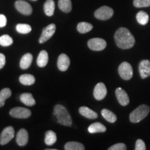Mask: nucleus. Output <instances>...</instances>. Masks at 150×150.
<instances>
[{
    "label": "nucleus",
    "mask_w": 150,
    "mask_h": 150,
    "mask_svg": "<svg viewBox=\"0 0 150 150\" xmlns=\"http://www.w3.org/2000/svg\"><path fill=\"white\" fill-rule=\"evenodd\" d=\"M115 43L118 47L127 50L133 47L135 44V38L127 28L121 27L118 29L114 35Z\"/></svg>",
    "instance_id": "f257e3e1"
},
{
    "label": "nucleus",
    "mask_w": 150,
    "mask_h": 150,
    "mask_svg": "<svg viewBox=\"0 0 150 150\" xmlns=\"http://www.w3.org/2000/svg\"><path fill=\"white\" fill-rule=\"evenodd\" d=\"M54 114L57 118L58 123L67 127L72 125V118L67 110L63 105L57 104L54 106Z\"/></svg>",
    "instance_id": "f03ea898"
},
{
    "label": "nucleus",
    "mask_w": 150,
    "mask_h": 150,
    "mask_svg": "<svg viewBox=\"0 0 150 150\" xmlns=\"http://www.w3.org/2000/svg\"><path fill=\"white\" fill-rule=\"evenodd\" d=\"M150 108L147 105L142 104L131 112L129 115V119L132 123H138L147 116Z\"/></svg>",
    "instance_id": "7ed1b4c3"
},
{
    "label": "nucleus",
    "mask_w": 150,
    "mask_h": 150,
    "mask_svg": "<svg viewBox=\"0 0 150 150\" xmlns=\"http://www.w3.org/2000/svg\"><path fill=\"white\" fill-rule=\"evenodd\" d=\"M118 73L124 80L128 81L133 76V69L131 64L127 62H123L118 67Z\"/></svg>",
    "instance_id": "20e7f679"
},
{
    "label": "nucleus",
    "mask_w": 150,
    "mask_h": 150,
    "mask_svg": "<svg viewBox=\"0 0 150 150\" xmlns=\"http://www.w3.org/2000/svg\"><path fill=\"white\" fill-rule=\"evenodd\" d=\"M114 11L110 7L104 6L95 11V17L100 20H107L113 16Z\"/></svg>",
    "instance_id": "39448f33"
},
{
    "label": "nucleus",
    "mask_w": 150,
    "mask_h": 150,
    "mask_svg": "<svg viewBox=\"0 0 150 150\" xmlns=\"http://www.w3.org/2000/svg\"><path fill=\"white\" fill-rule=\"evenodd\" d=\"M106 42L104 39L99 38H92L88 42V46L93 51H102L104 50L106 47Z\"/></svg>",
    "instance_id": "423d86ee"
},
{
    "label": "nucleus",
    "mask_w": 150,
    "mask_h": 150,
    "mask_svg": "<svg viewBox=\"0 0 150 150\" xmlns=\"http://www.w3.org/2000/svg\"><path fill=\"white\" fill-rule=\"evenodd\" d=\"M15 136V130L13 127H6L0 135V144L1 145H6Z\"/></svg>",
    "instance_id": "0eeeda50"
},
{
    "label": "nucleus",
    "mask_w": 150,
    "mask_h": 150,
    "mask_svg": "<svg viewBox=\"0 0 150 150\" xmlns=\"http://www.w3.org/2000/svg\"><path fill=\"white\" fill-rule=\"evenodd\" d=\"M56 31V25L54 24H50L42 29V34L39 38V42L40 44L45 43L46 41L50 40L53 36Z\"/></svg>",
    "instance_id": "6e6552de"
},
{
    "label": "nucleus",
    "mask_w": 150,
    "mask_h": 150,
    "mask_svg": "<svg viewBox=\"0 0 150 150\" xmlns=\"http://www.w3.org/2000/svg\"><path fill=\"white\" fill-rule=\"evenodd\" d=\"M10 115L15 118L26 119L31 115V110L23 107H16L10 110Z\"/></svg>",
    "instance_id": "1a4fd4ad"
},
{
    "label": "nucleus",
    "mask_w": 150,
    "mask_h": 150,
    "mask_svg": "<svg viewBox=\"0 0 150 150\" xmlns=\"http://www.w3.org/2000/svg\"><path fill=\"white\" fill-rule=\"evenodd\" d=\"M15 6L20 13L25 15V16H29L32 13V7L27 1L23 0H18L15 3Z\"/></svg>",
    "instance_id": "9d476101"
},
{
    "label": "nucleus",
    "mask_w": 150,
    "mask_h": 150,
    "mask_svg": "<svg viewBox=\"0 0 150 150\" xmlns=\"http://www.w3.org/2000/svg\"><path fill=\"white\" fill-rule=\"evenodd\" d=\"M106 94H107V89H106L104 83H99L95 86V88H94L93 95L94 97L97 100H102L106 96Z\"/></svg>",
    "instance_id": "9b49d317"
},
{
    "label": "nucleus",
    "mask_w": 150,
    "mask_h": 150,
    "mask_svg": "<svg viewBox=\"0 0 150 150\" xmlns=\"http://www.w3.org/2000/svg\"><path fill=\"white\" fill-rule=\"evenodd\" d=\"M115 95L117 97L118 102L122 106H127L129 103V97L127 95V92L122 88H117L115 90Z\"/></svg>",
    "instance_id": "f8f14e48"
},
{
    "label": "nucleus",
    "mask_w": 150,
    "mask_h": 150,
    "mask_svg": "<svg viewBox=\"0 0 150 150\" xmlns=\"http://www.w3.org/2000/svg\"><path fill=\"white\" fill-rule=\"evenodd\" d=\"M139 72L142 79H145L150 76V61L142 60L139 63Z\"/></svg>",
    "instance_id": "ddd939ff"
},
{
    "label": "nucleus",
    "mask_w": 150,
    "mask_h": 150,
    "mask_svg": "<svg viewBox=\"0 0 150 150\" xmlns=\"http://www.w3.org/2000/svg\"><path fill=\"white\" fill-rule=\"evenodd\" d=\"M70 60L66 54H61L59 56V59H58L57 61V66L59 70L62 71V72L66 71L68 69L69 66H70Z\"/></svg>",
    "instance_id": "4468645a"
},
{
    "label": "nucleus",
    "mask_w": 150,
    "mask_h": 150,
    "mask_svg": "<svg viewBox=\"0 0 150 150\" xmlns=\"http://www.w3.org/2000/svg\"><path fill=\"white\" fill-rule=\"evenodd\" d=\"M28 140H29V134L27 131L24 129H21L17 134V143L20 146H24L27 144Z\"/></svg>",
    "instance_id": "2eb2a0df"
},
{
    "label": "nucleus",
    "mask_w": 150,
    "mask_h": 150,
    "mask_svg": "<svg viewBox=\"0 0 150 150\" xmlns=\"http://www.w3.org/2000/svg\"><path fill=\"white\" fill-rule=\"evenodd\" d=\"M79 113L81 115L84 116V117L88 118V119H95L98 117V115L96 112L94 110H91V108L86 107V106H81L79 109Z\"/></svg>",
    "instance_id": "dca6fc26"
},
{
    "label": "nucleus",
    "mask_w": 150,
    "mask_h": 150,
    "mask_svg": "<svg viewBox=\"0 0 150 150\" xmlns=\"http://www.w3.org/2000/svg\"><path fill=\"white\" fill-rule=\"evenodd\" d=\"M33 61V56L31 54L27 53L22 56L20 60V66L22 70H27L31 65Z\"/></svg>",
    "instance_id": "f3484780"
},
{
    "label": "nucleus",
    "mask_w": 150,
    "mask_h": 150,
    "mask_svg": "<svg viewBox=\"0 0 150 150\" xmlns=\"http://www.w3.org/2000/svg\"><path fill=\"white\" fill-rule=\"evenodd\" d=\"M49 61L48 53L45 50H42L40 52L37 58V65L40 67H45Z\"/></svg>",
    "instance_id": "a211bd4d"
},
{
    "label": "nucleus",
    "mask_w": 150,
    "mask_h": 150,
    "mask_svg": "<svg viewBox=\"0 0 150 150\" xmlns=\"http://www.w3.org/2000/svg\"><path fill=\"white\" fill-rule=\"evenodd\" d=\"M88 131L91 134L95 133H103L106 131V128L104 125L100 122H95L90 125L88 128Z\"/></svg>",
    "instance_id": "6ab92c4d"
},
{
    "label": "nucleus",
    "mask_w": 150,
    "mask_h": 150,
    "mask_svg": "<svg viewBox=\"0 0 150 150\" xmlns=\"http://www.w3.org/2000/svg\"><path fill=\"white\" fill-rule=\"evenodd\" d=\"M20 101L28 106H32L35 104V100L31 93L22 94L20 95Z\"/></svg>",
    "instance_id": "aec40b11"
},
{
    "label": "nucleus",
    "mask_w": 150,
    "mask_h": 150,
    "mask_svg": "<svg viewBox=\"0 0 150 150\" xmlns=\"http://www.w3.org/2000/svg\"><path fill=\"white\" fill-rule=\"evenodd\" d=\"M20 82L24 86H31L35 83V79L33 75L25 74H22L19 78Z\"/></svg>",
    "instance_id": "412c9836"
},
{
    "label": "nucleus",
    "mask_w": 150,
    "mask_h": 150,
    "mask_svg": "<svg viewBox=\"0 0 150 150\" xmlns=\"http://www.w3.org/2000/svg\"><path fill=\"white\" fill-rule=\"evenodd\" d=\"M55 10V3L54 0H47L44 4V11L47 16H52Z\"/></svg>",
    "instance_id": "4be33fe9"
},
{
    "label": "nucleus",
    "mask_w": 150,
    "mask_h": 150,
    "mask_svg": "<svg viewBox=\"0 0 150 150\" xmlns=\"http://www.w3.org/2000/svg\"><path fill=\"white\" fill-rule=\"evenodd\" d=\"M57 137H56V133L53 131H47L45 134V142L47 145L52 146L56 142Z\"/></svg>",
    "instance_id": "5701e85b"
},
{
    "label": "nucleus",
    "mask_w": 150,
    "mask_h": 150,
    "mask_svg": "<svg viewBox=\"0 0 150 150\" xmlns=\"http://www.w3.org/2000/svg\"><path fill=\"white\" fill-rule=\"evenodd\" d=\"M59 7L64 13H70L72 11L71 0H59Z\"/></svg>",
    "instance_id": "b1692460"
},
{
    "label": "nucleus",
    "mask_w": 150,
    "mask_h": 150,
    "mask_svg": "<svg viewBox=\"0 0 150 150\" xmlns=\"http://www.w3.org/2000/svg\"><path fill=\"white\" fill-rule=\"evenodd\" d=\"M65 150H84L85 147L83 144L80 143L78 142L71 141L67 142L65 145Z\"/></svg>",
    "instance_id": "393cba45"
},
{
    "label": "nucleus",
    "mask_w": 150,
    "mask_h": 150,
    "mask_svg": "<svg viewBox=\"0 0 150 150\" xmlns=\"http://www.w3.org/2000/svg\"><path fill=\"white\" fill-rule=\"evenodd\" d=\"M11 91L10 88H4L0 92V108L4 106L5 101L11 96Z\"/></svg>",
    "instance_id": "a878e982"
},
{
    "label": "nucleus",
    "mask_w": 150,
    "mask_h": 150,
    "mask_svg": "<svg viewBox=\"0 0 150 150\" xmlns=\"http://www.w3.org/2000/svg\"><path fill=\"white\" fill-rule=\"evenodd\" d=\"M76 29L79 33H86L91 31L93 29V26L91 24L88 23V22H82L78 24Z\"/></svg>",
    "instance_id": "bb28decb"
},
{
    "label": "nucleus",
    "mask_w": 150,
    "mask_h": 150,
    "mask_svg": "<svg viewBox=\"0 0 150 150\" xmlns=\"http://www.w3.org/2000/svg\"><path fill=\"white\" fill-rule=\"evenodd\" d=\"M136 20L141 25H145L149 22V16L145 11H140L136 15Z\"/></svg>",
    "instance_id": "cd10ccee"
},
{
    "label": "nucleus",
    "mask_w": 150,
    "mask_h": 150,
    "mask_svg": "<svg viewBox=\"0 0 150 150\" xmlns=\"http://www.w3.org/2000/svg\"><path fill=\"white\" fill-rule=\"evenodd\" d=\"M102 115L105 120L110 123H114L117 120V117L115 114L108 109H103L102 110Z\"/></svg>",
    "instance_id": "c85d7f7f"
},
{
    "label": "nucleus",
    "mask_w": 150,
    "mask_h": 150,
    "mask_svg": "<svg viewBox=\"0 0 150 150\" xmlns=\"http://www.w3.org/2000/svg\"><path fill=\"white\" fill-rule=\"evenodd\" d=\"M16 30L22 34H27L31 31V27L27 24H18L16 26Z\"/></svg>",
    "instance_id": "c756f323"
},
{
    "label": "nucleus",
    "mask_w": 150,
    "mask_h": 150,
    "mask_svg": "<svg viewBox=\"0 0 150 150\" xmlns=\"http://www.w3.org/2000/svg\"><path fill=\"white\" fill-rule=\"evenodd\" d=\"M13 42V40L10 35H3L0 36V45L3 47H8Z\"/></svg>",
    "instance_id": "7c9ffc66"
},
{
    "label": "nucleus",
    "mask_w": 150,
    "mask_h": 150,
    "mask_svg": "<svg viewBox=\"0 0 150 150\" xmlns=\"http://www.w3.org/2000/svg\"><path fill=\"white\" fill-rule=\"evenodd\" d=\"M134 5L136 8L150 6V0H134Z\"/></svg>",
    "instance_id": "2f4dec72"
},
{
    "label": "nucleus",
    "mask_w": 150,
    "mask_h": 150,
    "mask_svg": "<svg viewBox=\"0 0 150 150\" xmlns=\"http://www.w3.org/2000/svg\"><path fill=\"white\" fill-rule=\"evenodd\" d=\"M127 146L124 143H117L108 148V150H125Z\"/></svg>",
    "instance_id": "473e14b6"
},
{
    "label": "nucleus",
    "mask_w": 150,
    "mask_h": 150,
    "mask_svg": "<svg viewBox=\"0 0 150 150\" xmlns=\"http://www.w3.org/2000/svg\"><path fill=\"white\" fill-rule=\"evenodd\" d=\"M136 150H145L146 146L144 141L141 139L137 140L136 142V147H135Z\"/></svg>",
    "instance_id": "72a5a7b5"
},
{
    "label": "nucleus",
    "mask_w": 150,
    "mask_h": 150,
    "mask_svg": "<svg viewBox=\"0 0 150 150\" xmlns=\"http://www.w3.org/2000/svg\"><path fill=\"white\" fill-rule=\"evenodd\" d=\"M7 20L4 15L0 14V27H4L6 25Z\"/></svg>",
    "instance_id": "f704fd0d"
},
{
    "label": "nucleus",
    "mask_w": 150,
    "mask_h": 150,
    "mask_svg": "<svg viewBox=\"0 0 150 150\" xmlns=\"http://www.w3.org/2000/svg\"><path fill=\"white\" fill-rule=\"evenodd\" d=\"M6 63V57L3 54L0 53V70L4 67Z\"/></svg>",
    "instance_id": "c9c22d12"
},
{
    "label": "nucleus",
    "mask_w": 150,
    "mask_h": 150,
    "mask_svg": "<svg viewBox=\"0 0 150 150\" xmlns=\"http://www.w3.org/2000/svg\"><path fill=\"white\" fill-rule=\"evenodd\" d=\"M32 1H37V0H32Z\"/></svg>",
    "instance_id": "e433bc0d"
}]
</instances>
